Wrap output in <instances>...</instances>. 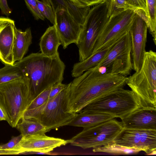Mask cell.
<instances>
[{
  "mask_svg": "<svg viewBox=\"0 0 156 156\" xmlns=\"http://www.w3.org/2000/svg\"><path fill=\"white\" fill-rule=\"evenodd\" d=\"M127 77L108 73L97 65L75 78L70 82L68 101L69 112L76 113L94 100L123 88Z\"/></svg>",
  "mask_w": 156,
  "mask_h": 156,
  "instance_id": "cell-1",
  "label": "cell"
},
{
  "mask_svg": "<svg viewBox=\"0 0 156 156\" xmlns=\"http://www.w3.org/2000/svg\"><path fill=\"white\" fill-rule=\"evenodd\" d=\"M14 65L20 70L33 99L46 89L62 82L64 79L66 66L59 53L52 56L32 53Z\"/></svg>",
  "mask_w": 156,
  "mask_h": 156,
  "instance_id": "cell-2",
  "label": "cell"
},
{
  "mask_svg": "<svg viewBox=\"0 0 156 156\" xmlns=\"http://www.w3.org/2000/svg\"><path fill=\"white\" fill-rule=\"evenodd\" d=\"M70 85V83L60 93L49 98L40 107L27 110L23 117L40 122L46 127L47 132L68 125L76 114L68 111V101Z\"/></svg>",
  "mask_w": 156,
  "mask_h": 156,
  "instance_id": "cell-3",
  "label": "cell"
},
{
  "mask_svg": "<svg viewBox=\"0 0 156 156\" xmlns=\"http://www.w3.org/2000/svg\"><path fill=\"white\" fill-rule=\"evenodd\" d=\"M147 106L133 91L122 88L94 100L80 111L108 114L121 119Z\"/></svg>",
  "mask_w": 156,
  "mask_h": 156,
  "instance_id": "cell-4",
  "label": "cell"
},
{
  "mask_svg": "<svg viewBox=\"0 0 156 156\" xmlns=\"http://www.w3.org/2000/svg\"><path fill=\"white\" fill-rule=\"evenodd\" d=\"M33 99L23 78L0 84V107L12 127H16Z\"/></svg>",
  "mask_w": 156,
  "mask_h": 156,
  "instance_id": "cell-5",
  "label": "cell"
},
{
  "mask_svg": "<svg viewBox=\"0 0 156 156\" xmlns=\"http://www.w3.org/2000/svg\"><path fill=\"white\" fill-rule=\"evenodd\" d=\"M127 84L147 107L156 108V53H145L140 70L128 77Z\"/></svg>",
  "mask_w": 156,
  "mask_h": 156,
  "instance_id": "cell-6",
  "label": "cell"
},
{
  "mask_svg": "<svg viewBox=\"0 0 156 156\" xmlns=\"http://www.w3.org/2000/svg\"><path fill=\"white\" fill-rule=\"evenodd\" d=\"M124 128L121 122L114 118L83 130L71 139L70 145L84 149L95 148L112 141Z\"/></svg>",
  "mask_w": 156,
  "mask_h": 156,
  "instance_id": "cell-7",
  "label": "cell"
},
{
  "mask_svg": "<svg viewBox=\"0 0 156 156\" xmlns=\"http://www.w3.org/2000/svg\"><path fill=\"white\" fill-rule=\"evenodd\" d=\"M108 18L105 2L90 8L82 26L77 45L80 61L92 54L99 32Z\"/></svg>",
  "mask_w": 156,
  "mask_h": 156,
  "instance_id": "cell-8",
  "label": "cell"
},
{
  "mask_svg": "<svg viewBox=\"0 0 156 156\" xmlns=\"http://www.w3.org/2000/svg\"><path fill=\"white\" fill-rule=\"evenodd\" d=\"M135 13L129 9L108 17L99 32L92 54L109 47L129 31Z\"/></svg>",
  "mask_w": 156,
  "mask_h": 156,
  "instance_id": "cell-9",
  "label": "cell"
},
{
  "mask_svg": "<svg viewBox=\"0 0 156 156\" xmlns=\"http://www.w3.org/2000/svg\"><path fill=\"white\" fill-rule=\"evenodd\" d=\"M132 46L129 31L112 45L98 66L105 68L106 72L127 77L133 69Z\"/></svg>",
  "mask_w": 156,
  "mask_h": 156,
  "instance_id": "cell-10",
  "label": "cell"
},
{
  "mask_svg": "<svg viewBox=\"0 0 156 156\" xmlns=\"http://www.w3.org/2000/svg\"><path fill=\"white\" fill-rule=\"evenodd\" d=\"M136 13L129 30L131 40L133 69H140L143 61L147 41L148 26L145 13L135 10Z\"/></svg>",
  "mask_w": 156,
  "mask_h": 156,
  "instance_id": "cell-11",
  "label": "cell"
},
{
  "mask_svg": "<svg viewBox=\"0 0 156 156\" xmlns=\"http://www.w3.org/2000/svg\"><path fill=\"white\" fill-rule=\"evenodd\" d=\"M112 142L143 151L148 155L156 150V130L124 128Z\"/></svg>",
  "mask_w": 156,
  "mask_h": 156,
  "instance_id": "cell-12",
  "label": "cell"
},
{
  "mask_svg": "<svg viewBox=\"0 0 156 156\" xmlns=\"http://www.w3.org/2000/svg\"><path fill=\"white\" fill-rule=\"evenodd\" d=\"M64 49L70 44H77L82 25L76 22L63 9L55 8L54 24Z\"/></svg>",
  "mask_w": 156,
  "mask_h": 156,
  "instance_id": "cell-13",
  "label": "cell"
},
{
  "mask_svg": "<svg viewBox=\"0 0 156 156\" xmlns=\"http://www.w3.org/2000/svg\"><path fill=\"white\" fill-rule=\"evenodd\" d=\"M69 143V140L51 137L45 134L23 137L19 146L23 152H38L50 154L55 148Z\"/></svg>",
  "mask_w": 156,
  "mask_h": 156,
  "instance_id": "cell-14",
  "label": "cell"
},
{
  "mask_svg": "<svg viewBox=\"0 0 156 156\" xmlns=\"http://www.w3.org/2000/svg\"><path fill=\"white\" fill-rule=\"evenodd\" d=\"M14 21L0 17V61L5 65H14L13 48L16 38Z\"/></svg>",
  "mask_w": 156,
  "mask_h": 156,
  "instance_id": "cell-15",
  "label": "cell"
},
{
  "mask_svg": "<svg viewBox=\"0 0 156 156\" xmlns=\"http://www.w3.org/2000/svg\"><path fill=\"white\" fill-rule=\"evenodd\" d=\"M121 119L125 129L156 130V108H141Z\"/></svg>",
  "mask_w": 156,
  "mask_h": 156,
  "instance_id": "cell-16",
  "label": "cell"
},
{
  "mask_svg": "<svg viewBox=\"0 0 156 156\" xmlns=\"http://www.w3.org/2000/svg\"><path fill=\"white\" fill-rule=\"evenodd\" d=\"M61 45L60 38L54 25L49 26L41 37L39 43L41 53L47 56H52L58 53Z\"/></svg>",
  "mask_w": 156,
  "mask_h": 156,
  "instance_id": "cell-17",
  "label": "cell"
},
{
  "mask_svg": "<svg viewBox=\"0 0 156 156\" xmlns=\"http://www.w3.org/2000/svg\"><path fill=\"white\" fill-rule=\"evenodd\" d=\"M116 118L107 114L79 111L68 125L83 128L94 126L104 122Z\"/></svg>",
  "mask_w": 156,
  "mask_h": 156,
  "instance_id": "cell-18",
  "label": "cell"
},
{
  "mask_svg": "<svg viewBox=\"0 0 156 156\" xmlns=\"http://www.w3.org/2000/svg\"><path fill=\"white\" fill-rule=\"evenodd\" d=\"M32 33L30 28L27 29L24 31L16 28L13 51L14 63L20 61L24 58L32 43Z\"/></svg>",
  "mask_w": 156,
  "mask_h": 156,
  "instance_id": "cell-19",
  "label": "cell"
},
{
  "mask_svg": "<svg viewBox=\"0 0 156 156\" xmlns=\"http://www.w3.org/2000/svg\"><path fill=\"white\" fill-rule=\"evenodd\" d=\"M111 45L97 51L85 59L74 64L71 71L72 77H77L85 72L98 65L108 51Z\"/></svg>",
  "mask_w": 156,
  "mask_h": 156,
  "instance_id": "cell-20",
  "label": "cell"
},
{
  "mask_svg": "<svg viewBox=\"0 0 156 156\" xmlns=\"http://www.w3.org/2000/svg\"><path fill=\"white\" fill-rule=\"evenodd\" d=\"M57 5L66 10L76 22L83 24L90 7H81L74 4L71 0H55Z\"/></svg>",
  "mask_w": 156,
  "mask_h": 156,
  "instance_id": "cell-21",
  "label": "cell"
},
{
  "mask_svg": "<svg viewBox=\"0 0 156 156\" xmlns=\"http://www.w3.org/2000/svg\"><path fill=\"white\" fill-rule=\"evenodd\" d=\"M16 127L23 137L45 134L48 132L46 127L40 122L34 120L26 119L23 117Z\"/></svg>",
  "mask_w": 156,
  "mask_h": 156,
  "instance_id": "cell-22",
  "label": "cell"
},
{
  "mask_svg": "<svg viewBox=\"0 0 156 156\" xmlns=\"http://www.w3.org/2000/svg\"><path fill=\"white\" fill-rule=\"evenodd\" d=\"M93 151L114 154L127 155L136 154L141 151L116 144L112 141L104 146L93 148Z\"/></svg>",
  "mask_w": 156,
  "mask_h": 156,
  "instance_id": "cell-23",
  "label": "cell"
},
{
  "mask_svg": "<svg viewBox=\"0 0 156 156\" xmlns=\"http://www.w3.org/2000/svg\"><path fill=\"white\" fill-rule=\"evenodd\" d=\"M156 0H146L147 13L146 16L148 29L156 45Z\"/></svg>",
  "mask_w": 156,
  "mask_h": 156,
  "instance_id": "cell-24",
  "label": "cell"
},
{
  "mask_svg": "<svg viewBox=\"0 0 156 156\" xmlns=\"http://www.w3.org/2000/svg\"><path fill=\"white\" fill-rule=\"evenodd\" d=\"M23 78L19 69L14 65H5L0 69V84Z\"/></svg>",
  "mask_w": 156,
  "mask_h": 156,
  "instance_id": "cell-25",
  "label": "cell"
},
{
  "mask_svg": "<svg viewBox=\"0 0 156 156\" xmlns=\"http://www.w3.org/2000/svg\"><path fill=\"white\" fill-rule=\"evenodd\" d=\"M39 9L45 18L54 24L55 8L52 0H37Z\"/></svg>",
  "mask_w": 156,
  "mask_h": 156,
  "instance_id": "cell-26",
  "label": "cell"
},
{
  "mask_svg": "<svg viewBox=\"0 0 156 156\" xmlns=\"http://www.w3.org/2000/svg\"><path fill=\"white\" fill-rule=\"evenodd\" d=\"M105 1L106 4L108 17L128 9H131L126 0H105Z\"/></svg>",
  "mask_w": 156,
  "mask_h": 156,
  "instance_id": "cell-27",
  "label": "cell"
},
{
  "mask_svg": "<svg viewBox=\"0 0 156 156\" xmlns=\"http://www.w3.org/2000/svg\"><path fill=\"white\" fill-rule=\"evenodd\" d=\"M51 87L46 89L35 97L30 102L27 110L39 107L47 101L49 99Z\"/></svg>",
  "mask_w": 156,
  "mask_h": 156,
  "instance_id": "cell-28",
  "label": "cell"
},
{
  "mask_svg": "<svg viewBox=\"0 0 156 156\" xmlns=\"http://www.w3.org/2000/svg\"><path fill=\"white\" fill-rule=\"evenodd\" d=\"M28 9L35 19L44 20L45 18L39 9L37 0H24Z\"/></svg>",
  "mask_w": 156,
  "mask_h": 156,
  "instance_id": "cell-29",
  "label": "cell"
},
{
  "mask_svg": "<svg viewBox=\"0 0 156 156\" xmlns=\"http://www.w3.org/2000/svg\"><path fill=\"white\" fill-rule=\"evenodd\" d=\"M126 0L131 9L142 11L145 13L146 16L147 13L146 0Z\"/></svg>",
  "mask_w": 156,
  "mask_h": 156,
  "instance_id": "cell-30",
  "label": "cell"
},
{
  "mask_svg": "<svg viewBox=\"0 0 156 156\" xmlns=\"http://www.w3.org/2000/svg\"><path fill=\"white\" fill-rule=\"evenodd\" d=\"M22 137L23 136L21 134L17 136H12L11 139L8 143L0 145L1 149L5 150H15L22 151L19 147V144Z\"/></svg>",
  "mask_w": 156,
  "mask_h": 156,
  "instance_id": "cell-31",
  "label": "cell"
},
{
  "mask_svg": "<svg viewBox=\"0 0 156 156\" xmlns=\"http://www.w3.org/2000/svg\"><path fill=\"white\" fill-rule=\"evenodd\" d=\"M75 4L81 7H91L105 2V0H71Z\"/></svg>",
  "mask_w": 156,
  "mask_h": 156,
  "instance_id": "cell-32",
  "label": "cell"
},
{
  "mask_svg": "<svg viewBox=\"0 0 156 156\" xmlns=\"http://www.w3.org/2000/svg\"><path fill=\"white\" fill-rule=\"evenodd\" d=\"M67 84H64L62 82L57 83L52 85L51 87L50 93L49 98H52L65 88L67 86Z\"/></svg>",
  "mask_w": 156,
  "mask_h": 156,
  "instance_id": "cell-33",
  "label": "cell"
},
{
  "mask_svg": "<svg viewBox=\"0 0 156 156\" xmlns=\"http://www.w3.org/2000/svg\"><path fill=\"white\" fill-rule=\"evenodd\" d=\"M0 9L2 13L7 16H9L12 12L7 0H0Z\"/></svg>",
  "mask_w": 156,
  "mask_h": 156,
  "instance_id": "cell-34",
  "label": "cell"
},
{
  "mask_svg": "<svg viewBox=\"0 0 156 156\" xmlns=\"http://www.w3.org/2000/svg\"><path fill=\"white\" fill-rule=\"evenodd\" d=\"M20 150H5L0 149V155H18L22 152Z\"/></svg>",
  "mask_w": 156,
  "mask_h": 156,
  "instance_id": "cell-35",
  "label": "cell"
},
{
  "mask_svg": "<svg viewBox=\"0 0 156 156\" xmlns=\"http://www.w3.org/2000/svg\"><path fill=\"white\" fill-rule=\"evenodd\" d=\"M2 120L6 121V118L3 111L0 107V121Z\"/></svg>",
  "mask_w": 156,
  "mask_h": 156,
  "instance_id": "cell-36",
  "label": "cell"
},
{
  "mask_svg": "<svg viewBox=\"0 0 156 156\" xmlns=\"http://www.w3.org/2000/svg\"><path fill=\"white\" fill-rule=\"evenodd\" d=\"M0 149H1V146H0Z\"/></svg>",
  "mask_w": 156,
  "mask_h": 156,
  "instance_id": "cell-37",
  "label": "cell"
}]
</instances>
